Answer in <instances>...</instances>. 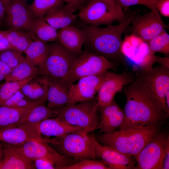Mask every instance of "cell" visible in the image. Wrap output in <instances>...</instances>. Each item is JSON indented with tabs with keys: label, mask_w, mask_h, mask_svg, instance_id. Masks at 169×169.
Wrapping results in <instances>:
<instances>
[{
	"label": "cell",
	"mask_w": 169,
	"mask_h": 169,
	"mask_svg": "<svg viewBox=\"0 0 169 169\" xmlns=\"http://www.w3.org/2000/svg\"><path fill=\"white\" fill-rule=\"evenodd\" d=\"M121 51L140 69H150L156 63V56L152 53L147 43L133 34L127 36L122 42Z\"/></svg>",
	"instance_id": "9"
},
{
	"label": "cell",
	"mask_w": 169,
	"mask_h": 169,
	"mask_svg": "<svg viewBox=\"0 0 169 169\" xmlns=\"http://www.w3.org/2000/svg\"><path fill=\"white\" fill-rule=\"evenodd\" d=\"M48 49V44L37 38L34 40L24 52L26 60L44 75Z\"/></svg>",
	"instance_id": "24"
},
{
	"label": "cell",
	"mask_w": 169,
	"mask_h": 169,
	"mask_svg": "<svg viewBox=\"0 0 169 169\" xmlns=\"http://www.w3.org/2000/svg\"><path fill=\"white\" fill-rule=\"evenodd\" d=\"M105 3L116 18L117 21L120 23L126 18L122 8L116 0H100Z\"/></svg>",
	"instance_id": "37"
},
{
	"label": "cell",
	"mask_w": 169,
	"mask_h": 169,
	"mask_svg": "<svg viewBox=\"0 0 169 169\" xmlns=\"http://www.w3.org/2000/svg\"><path fill=\"white\" fill-rule=\"evenodd\" d=\"M35 106L19 108L0 105V129L17 125Z\"/></svg>",
	"instance_id": "27"
},
{
	"label": "cell",
	"mask_w": 169,
	"mask_h": 169,
	"mask_svg": "<svg viewBox=\"0 0 169 169\" xmlns=\"http://www.w3.org/2000/svg\"><path fill=\"white\" fill-rule=\"evenodd\" d=\"M38 123H26L0 129V141L19 146L31 141H42Z\"/></svg>",
	"instance_id": "14"
},
{
	"label": "cell",
	"mask_w": 169,
	"mask_h": 169,
	"mask_svg": "<svg viewBox=\"0 0 169 169\" xmlns=\"http://www.w3.org/2000/svg\"><path fill=\"white\" fill-rule=\"evenodd\" d=\"M131 23L132 34L147 43L165 30L166 27L158 12L151 11L136 18L134 15Z\"/></svg>",
	"instance_id": "15"
},
{
	"label": "cell",
	"mask_w": 169,
	"mask_h": 169,
	"mask_svg": "<svg viewBox=\"0 0 169 169\" xmlns=\"http://www.w3.org/2000/svg\"></svg>",
	"instance_id": "53"
},
{
	"label": "cell",
	"mask_w": 169,
	"mask_h": 169,
	"mask_svg": "<svg viewBox=\"0 0 169 169\" xmlns=\"http://www.w3.org/2000/svg\"><path fill=\"white\" fill-rule=\"evenodd\" d=\"M122 90L126 102L123 110L125 120L121 129L138 125H161L169 115L145 82L137 75Z\"/></svg>",
	"instance_id": "1"
},
{
	"label": "cell",
	"mask_w": 169,
	"mask_h": 169,
	"mask_svg": "<svg viewBox=\"0 0 169 169\" xmlns=\"http://www.w3.org/2000/svg\"><path fill=\"white\" fill-rule=\"evenodd\" d=\"M3 159L0 158V169H2Z\"/></svg>",
	"instance_id": "52"
},
{
	"label": "cell",
	"mask_w": 169,
	"mask_h": 169,
	"mask_svg": "<svg viewBox=\"0 0 169 169\" xmlns=\"http://www.w3.org/2000/svg\"><path fill=\"white\" fill-rule=\"evenodd\" d=\"M107 71L82 78L77 81L76 83L71 84L69 91L68 105L90 100L95 98Z\"/></svg>",
	"instance_id": "13"
},
{
	"label": "cell",
	"mask_w": 169,
	"mask_h": 169,
	"mask_svg": "<svg viewBox=\"0 0 169 169\" xmlns=\"http://www.w3.org/2000/svg\"><path fill=\"white\" fill-rule=\"evenodd\" d=\"M12 70V69L9 66L0 60V73L6 76L10 73Z\"/></svg>",
	"instance_id": "45"
},
{
	"label": "cell",
	"mask_w": 169,
	"mask_h": 169,
	"mask_svg": "<svg viewBox=\"0 0 169 169\" xmlns=\"http://www.w3.org/2000/svg\"><path fill=\"white\" fill-rule=\"evenodd\" d=\"M6 77V76L5 75L0 73V82L2 80H5Z\"/></svg>",
	"instance_id": "51"
},
{
	"label": "cell",
	"mask_w": 169,
	"mask_h": 169,
	"mask_svg": "<svg viewBox=\"0 0 169 169\" xmlns=\"http://www.w3.org/2000/svg\"><path fill=\"white\" fill-rule=\"evenodd\" d=\"M34 89L31 94L26 98L32 101L40 102L45 104L47 102L48 91L47 80L44 77L38 75L34 78Z\"/></svg>",
	"instance_id": "32"
},
{
	"label": "cell",
	"mask_w": 169,
	"mask_h": 169,
	"mask_svg": "<svg viewBox=\"0 0 169 169\" xmlns=\"http://www.w3.org/2000/svg\"><path fill=\"white\" fill-rule=\"evenodd\" d=\"M86 34L84 29L72 24L59 29L57 41L69 50L80 55L82 51Z\"/></svg>",
	"instance_id": "22"
},
{
	"label": "cell",
	"mask_w": 169,
	"mask_h": 169,
	"mask_svg": "<svg viewBox=\"0 0 169 169\" xmlns=\"http://www.w3.org/2000/svg\"><path fill=\"white\" fill-rule=\"evenodd\" d=\"M115 63L84 49L77 58L64 80L71 84L85 77L117 70Z\"/></svg>",
	"instance_id": "6"
},
{
	"label": "cell",
	"mask_w": 169,
	"mask_h": 169,
	"mask_svg": "<svg viewBox=\"0 0 169 169\" xmlns=\"http://www.w3.org/2000/svg\"><path fill=\"white\" fill-rule=\"evenodd\" d=\"M25 97L20 90L0 105L11 107H15L20 100Z\"/></svg>",
	"instance_id": "40"
},
{
	"label": "cell",
	"mask_w": 169,
	"mask_h": 169,
	"mask_svg": "<svg viewBox=\"0 0 169 169\" xmlns=\"http://www.w3.org/2000/svg\"><path fill=\"white\" fill-rule=\"evenodd\" d=\"M135 14L134 12L116 25L102 28L84 25L83 28L87 33L85 49L115 63L123 59L124 56L121 51L122 35Z\"/></svg>",
	"instance_id": "2"
},
{
	"label": "cell",
	"mask_w": 169,
	"mask_h": 169,
	"mask_svg": "<svg viewBox=\"0 0 169 169\" xmlns=\"http://www.w3.org/2000/svg\"><path fill=\"white\" fill-rule=\"evenodd\" d=\"M33 79L24 84L20 89L21 92L26 98L31 94L33 90L34 84Z\"/></svg>",
	"instance_id": "42"
},
{
	"label": "cell",
	"mask_w": 169,
	"mask_h": 169,
	"mask_svg": "<svg viewBox=\"0 0 169 169\" xmlns=\"http://www.w3.org/2000/svg\"><path fill=\"white\" fill-rule=\"evenodd\" d=\"M9 49H14L6 37L0 31V51Z\"/></svg>",
	"instance_id": "43"
},
{
	"label": "cell",
	"mask_w": 169,
	"mask_h": 169,
	"mask_svg": "<svg viewBox=\"0 0 169 169\" xmlns=\"http://www.w3.org/2000/svg\"><path fill=\"white\" fill-rule=\"evenodd\" d=\"M152 53H157L169 54V35L166 30L151 39L147 43Z\"/></svg>",
	"instance_id": "33"
},
{
	"label": "cell",
	"mask_w": 169,
	"mask_h": 169,
	"mask_svg": "<svg viewBox=\"0 0 169 169\" xmlns=\"http://www.w3.org/2000/svg\"><path fill=\"white\" fill-rule=\"evenodd\" d=\"M148 85L167 114L165 98L169 92V68L162 65L146 70L140 69L136 74Z\"/></svg>",
	"instance_id": "10"
},
{
	"label": "cell",
	"mask_w": 169,
	"mask_h": 169,
	"mask_svg": "<svg viewBox=\"0 0 169 169\" xmlns=\"http://www.w3.org/2000/svg\"><path fill=\"white\" fill-rule=\"evenodd\" d=\"M22 53L14 49H9L0 51V60L12 69L26 59Z\"/></svg>",
	"instance_id": "35"
},
{
	"label": "cell",
	"mask_w": 169,
	"mask_h": 169,
	"mask_svg": "<svg viewBox=\"0 0 169 169\" xmlns=\"http://www.w3.org/2000/svg\"><path fill=\"white\" fill-rule=\"evenodd\" d=\"M78 16L86 25L98 27L109 26L117 19L107 5L100 0H91L79 10Z\"/></svg>",
	"instance_id": "17"
},
{
	"label": "cell",
	"mask_w": 169,
	"mask_h": 169,
	"mask_svg": "<svg viewBox=\"0 0 169 169\" xmlns=\"http://www.w3.org/2000/svg\"><path fill=\"white\" fill-rule=\"evenodd\" d=\"M44 77L48 84L47 106L56 110L67 105L71 84L63 79Z\"/></svg>",
	"instance_id": "20"
},
{
	"label": "cell",
	"mask_w": 169,
	"mask_h": 169,
	"mask_svg": "<svg viewBox=\"0 0 169 169\" xmlns=\"http://www.w3.org/2000/svg\"><path fill=\"white\" fill-rule=\"evenodd\" d=\"M38 75H41L39 69L25 59L12 69L10 73L6 77L5 80L6 82L20 81Z\"/></svg>",
	"instance_id": "30"
},
{
	"label": "cell",
	"mask_w": 169,
	"mask_h": 169,
	"mask_svg": "<svg viewBox=\"0 0 169 169\" xmlns=\"http://www.w3.org/2000/svg\"><path fill=\"white\" fill-rule=\"evenodd\" d=\"M3 158V146L2 143H0V158Z\"/></svg>",
	"instance_id": "50"
},
{
	"label": "cell",
	"mask_w": 169,
	"mask_h": 169,
	"mask_svg": "<svg viewBox=\"0 0 169 169\" xmlns=\"http://www.w3.org/2000/svg\"><path fill=\"white\" fill-rule=\"evenodd\" d=\"M2 144V169H34L33 161L25 155L19 146L3 142Z\"/></svg>",
	"instance_id": "21"
},
{
	"label": "cell",
	"mask_w": 169,
	"mask_h": 169,
	"mask_svg": "<svg viewBox=\"0 0 169 169\" xmlns=\"http://www.w3.org/2000/svg\"><path fill=\"white\" fill-rule=\"evenodd\" d=\"M135 77L126 70L119 74L107 71L97 93L96 98L99 107L111 104L114 100L116 94L121 91L125 86L132 82Z\"/></svg>",
	"instance_id": "12"
},
{
	"label": "cell",
	"mask_w": 169,
	"mask_h": 169,
	"mask_svg": "<svg viewBox=\"0 0 169 169\" xmlns=\"http://www.w3.org/2000/svg\"><path fill=\"white\" fill-rule=\"evenodd\" d=\"M33 19L26 0H11L6 9L5 21L9 29L30 31Z\"/></svg>",
	"instance_id": "18"
},
{
	"label": "cell",
	"mask_w": 169,
	"mask_h": 169,
	"mask_svg": "<svg viewBox=\"0 0 169 169\" xmlns=\"http://www.w3.org/2000/svg\"><path fill=\"white\" fill-rule=\"evenodd\" d=\"M75 10L70 5L64 4L55 8L42 18L56 30L72 25L77 16Z\"/></svg>",
	"instance_id": "25"
},
{
	"label": "cell",
	"mask_w": 169,
	"mask_h": 169,
	"mask_svg": "<svg viewBox=\"0 0 169 169\" xmlns=\"http://www.w3.org/2000/svg\"><path fill=\"white\" fill-rule=\"evenodd\" d=\"M99 107L95 97L90 100L66 105L56 110V117L89 133L97 129L99 120Z\"/></svg>",
	"instance_id": "4"
},
{
	"label": "cell",
	"mask_w": 169,
	"mask_h": 169,
	"mask_svg": "<svg viewBox=\"0 0 169 169\" xmlns=\"http://www.w3.org/2000/svg\"><path fill=\"white\" fill-rule=\"evenodd\" d=\"M29 158L33 161L38 158L46 159L51 162L56 169L75 162V159L70 158L58 152L44 140L42 141H31L18 146Z\"/></svg>",
	"instance_id": "11"
},
{
	"label": "cell",
	"mask_w": 169,
	"mask_h": 169,
	"mask_svg": "<svg viewBox=\"0 0 169 169\" xmlns=\"http://www.w3.org/2000/svg\"><path fill=\"white\" fill-rule=\"evenodd\" d=\"M6 9L1 1L0 0V25L5 21Z\"/></svg>",
	"instance_id": "48"
},
{
	"label": "cell",
	"mask_w": 169,
	"mask_h": 169,
	"mask_svg": "<svg viewBox=\"0 0 169 169\" xmlns=\"http://www.w3.org/2000/svg\"><path fill=\"white\" fill-rule=\"evenodd\" d=\"M75 11L80 10L84 6V0H63Z\"/></svg>",
	"instance_id": "44"
},
{
	"label": "cell",
	"mask_w": 169,
	"mask_h": 169,
	"mask_svg": "<svg viewBox=\"0 0 169 169\" xmlns=\"http://www.w3.org/2000/svg\"><path fill=\"white\" fill-rule=\"evenodd\" d=\"M64 3L63 0H34L29 6L33 18H41Z\"/></svg>",
	"instance_id": "31"
},
{
	"label": "cell",
	"mask_w": 169,
	"mask_h": 169,
	"mask_svg": "<svg viewBox=\"0 0 169 169\" xmlns=\"http://www.w3.org/2000/svg\"><path fill=\"white\" fill-rule=\"evenodd\" d=\"M30 31L37 38L44 42L57 41V30L42 18L33 19Z\"/></svg>",
	"instance_id": "28"
},
{
	"label": "cell",
	"mask_w": 169,
	"mask_h": 169,
	"mask_svg": "<svg viewBox=\"0 0 169 169\" xmlns=\"http://www.w3.org/2000/svg\"><path fill=\"white\" fill-rule=\"evenodd\" d=\"M80 55L63 46L58 41L48 44L44 76L63 79Z\"/></svg>",
	"instance_id": "7"
},
{
	"label": "cell",
	"mask_w": 169,
	"mask_h": 169,
	"mask_svg": "<svg viewBox=\"0 0 169 169\" xmlns=\"http://www.w3.org/2000/svg\"><path fill=\"white\" fill-rule=\"evenodd\" d=\"M57 115L56 110L51 109L45 104L39 105L33 108L16 125L39 123L46 119L55 117Z\"/></svg>",
	"instance_id": "29"
},
{
	"label": "cell",
	"mask_w": 169,
	"mask_h": 169,
	"mask_svg": "<svg viewBox=\"0 0 169 169\" xmlns=\"http://www.w3.org/2000/svg\"><path fill=\"white\" fill-rule=\"evenodd\" d=\"M45 141L61 155L79 160L96 159L92 136L88 133H69Z\"/></svg>",
	"instance_id": "5"
},
{
	"label": "cell",
	"mask_w": 169,
	"mask_h": 169,
	"mask_svg": "<svg viewBox=\"0 0 169 169\" xmlns=\"http://www.w3.org/2000/svg\"><path fill=\"white\" fill-rule=\"evenodd\" d=\"M13 48L20 52H24L30 43L37 38L30 31L9 29L1 31Z\"/></svg>",
	"instance_id": "26"
},
{
	"label": "cell",
	"mask_w": 169,
	"mask_h": 169,
	"mask_svg": "<svg viewBox=\"0 0 169 169\" xmlns=\"http://www.w3.org/2000/svg\"><path fill=\"white\" fill-rule=\"evenodd\" d=\"M161 125H138L103 133L96 139L104 145L112 147L125 154L137 155L159 132Z\"/></svg>",
	"instance_id": "3"
},
{
	"label": "cell",
	"mask_w": 169,
	"mask_h": 169,
	"mask_svg": "<svg viewBox=\"0 0 169 169\" xmlns=\"http://www.w3.org/2000/svg\"><path fill=\"white\" fill-rule=\"evenodd\" d=\"M99 110L100 115L97 129L100 133H110L117 128L120 129L122 128L125 122V115L114 100L107 105L99 107Z\"/></svg>",
	"instance_id": "19"
},
{
	"label": "cell",
	"mask_w": 169,
	"mask_h": 169,
	"mask_svg": "<svg viewBox=\"0 0 169 169\" xmlns=\"http://www.w3.org/2000/svg\"><path fill=\"white\" fill-rule=\"evenodd\" d=\"M35 76L22 81L5 82L3 84L0 85V105L20 90L24 84Z\"/></svg>",
	"instance_id": "34"
},
{
	"label": "cell",
	"mask_w": 169,
	"mask_h": 169,
	"mask_svg": "<svg viewBox=\"0 0 169 169\" xmlns=\"http://www.w3.org/2000/svg\"><path fill=\"white\" fill-rule=\"evenodd\" d=\"M38 128L42 135L47 137H59L69 133H88L84 129L73 125L58 118H48L39 123Z\"/></svg>",
	"instance_id": "23"
},
{
	"label": "cell",
	"mask_w": 169,
	"mask_h": 169,
	"mask_svg": "<svg viewBox=\"0 0 169 169\" xmlns=\"http://www.w3.org/2000/svg\"><path fill=\"white\" fill-rule=\"evenodd\" d=\"M92 139L96 159H100L110 169H136V161L133 156L102 145L93 136Z\"/></svg>",
	"instance_id": "16"
},
{
	"label": "cell",
	"mask_w": 169,
	"mask_h": 169,
	"mask_svg": "<svg viewBox=\"0 0 169 169\" xmlns=\"http://www.w3.org/2000/svg\"><path fill=\"white\" fill-rule=\"evenodd\" d=\"M116 2L122 8L134 5H141L146 7L151 11L158 12L152 2L150 0H116Z\"/></svg>",
	"instance_id": "38"
},
{
	"label": "cell",
	"mask_w": 169,
	"mask_h": 169,
	"mask_svg": "<svg viewBox=\"0 0 169 169\" xmlns=\"http://www.w3.org/2000/svg\"><path fill=\"white\" fill-rule=\"evenodd\" d=\"M156 63H158L161 65L169 68V57L166 56L162 57L156 56Z\"/></svg>",
	"instance_id": "46"
},
{
	"label": "cell",
	"mask_w": 169,
	"mask_h": 169,
	"mask_svg": "<svg viewBox=\"0 0 169 169\" xmlns=\"http://www.w3.org/2000/svg\"><path fill=\"white\" fill-rule=\"evenodd\" d=\"M6 9L9 4L11 0H1Z\"/></svg>",
	"instance_id": "49"
},
{
	"label": "cell",
	"mask_w": 169,
	"mask_h": 169,
	"mask_svg": "<svg viewBox=\"0 0 169 169\" xmlns=\"http://www.w3.org/2000/svg\"><path fill=\"white\" fill-rule=\"evenodd\" d=\"M169 148L168 135L158 132L136 157V169H162L164 157Z\"/></svg>",
	"instance_id": "8"
},
{
	"label": "cell",
	"mask_w": 169,
	"mask_h": 169,
	"mask_svg": "<svg viewBox=\"0 0 169 169\" xmlns=\"http://www.w3.org/2000/svg\"><path fill=\"white\" fill-rule=\"evenodd\" d=\"M34 169H54L55 166L50 161L42 158L37 159L33 161Z\"/></svg>",
	"instance_id": "41"
},
{
	"label": "cell",
	"mask_w": 169,
	"mask_h": 169,
	"mask_svg": "<svg viewBox=\"0 0 169 169\" xmlns=\"http://www.w3.org/2000/svg\"><path fill=\"white\" fill-rule=\"evenodd\" d=\"M169 168V148L166 151L163 161L162 169Z\"/></svg>",
	"instance_id": "47"
},
{
	"label": "cell",
	"mask_w": 169,
	"mask_h": 169,
	"mask_svg": "<svg viewBox=\"0 0 169 169\" xmlns=\"http://www.w3.org/2000/svg\"><path fill=\"white\" fill-rule=\"evenodd\" d=\"M159 13L166 17H169V0H150Z\"/></svg>",
	"instance_id": "39"
},
{
	"label": "cell",
	"mask_w": 169,
	"mask_h": 169,
	"mask_svg": "<svg viewBox=\"0 0 169 169\" xmlns=\"http://www.w3.org/2000/svg\"><path fill=\"white\" fill-rule=\"evenodd\" d=\"M62 169H110L100 160L87 159L80 160Z\"/></svg>",
	"instance_id": "36"
}]
</instances>
